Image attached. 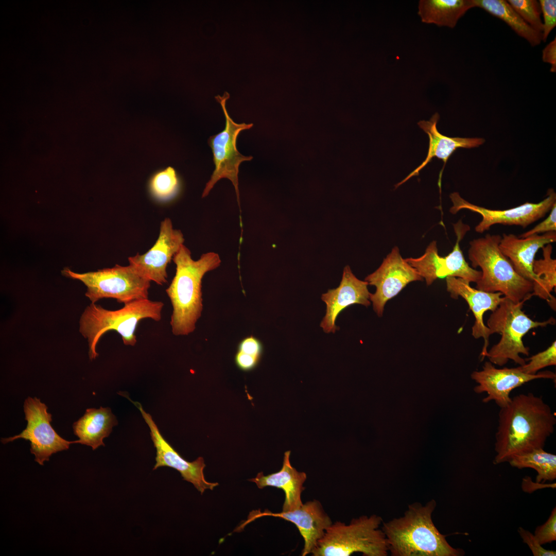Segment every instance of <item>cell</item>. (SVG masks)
<instances>
[{
    "label": "cell",
    "mask_w": 556,
    "mask_h": 556,
    "mask_svg": "<svg viewBox=\"0 0 556 556\" xmlns=\"http://www.w3.org/2000/svg\"><path fill=\"white\" fill-rule=\"evenodd\" d=\"M423 280L418 271L402 257L397 247H394L380 267L365 279L369 284L376 287L375 293H370V300L379 317L382 316L386 302L408 283Z\"/></svg>",
    "instance_id": "cell-14"
},
{
    "label": "cell",
    "mask_w": 556,
    "mask_h": 556,
    "mask_svg": "<svg viewBox=\"0 0 556 556\" xmlns=\"http://www.w3.org/2000/svg\"><path fill=\"white\" fill-rule=\"evenodd\" d=\"M263 351V347L261 341L253 336L242 339L237 347V351L259 358L261 357Z\"/></svg>",
    "instance_id": "cell-35"
},
{
    "label": "cell",
    "mask_w": 556,
    "mask_h": 556,
    "mask_svg": "<svg viewBox=\"0 0 556 556\" xmlns=\"http://www.w3.org/2000/svg\"><path fill=\"white\" fill-rule=\"evenodd\" d=\"M457 240L452 251L442 257L438 253L437 243L432 241L425 253L418 258H407L405 260L425 279L427 285L438 278L453 276L462 279L469 283H477L482 272L469 266L460 247V242L470 229L461 220L454 224Z\"/></svg>",
    "instance_id": "cell-10"
},
{
    "label": "cell",
    "mask_w": 556,
    "mask_h": 556,
    "mask_svg": "<svg viewBox=\"0 0 556 556\" xmlns=\"http://www.w3.org/2000/svg\"><path fill=\"white\" fill-rule=\"evenodd\" d=\"M266 516L280 517L296 525L304 540L302 556L311 554L326 529L333 524L320 501L314 499L303 503L300 508L290 511L272 513L268 510L264 512L260 510H253L238 528L242 530L249 523Z\"/></svg>",
    "instance_id": "cell-17"
},
{
    "label": "cell",
    "mask_w": 556,
    "mask_h": 556,
    "mask_svg": "<svg viewBox=\"0 0 556 556\" xmlns=\"http://www.w3.org/2000/svg\"><path fill=\"white\" fill-rule=\"evenodd\" d=\"M552 249L550 244L544 246L542 247L543 258L533 261V271L538 283L533 287L531 294L546 300L555 310V299L551 292L556 287V259L551 257Z\"/></svg>",
    "instance_id": "cell-26"
},
{
    "label": "cell",
    "mask_w": 556,
    "mask_h": 556,
    "mask_svg": "<svg viewBox=\"0 0 556 556\" xmlns=\"http://www.w3.org/2000/svg\"><path fill=\"white\" fill-rule=\"evenodd\" d=\"M525 302L515 303L503 297L487 321L491 335L498 333L501 335L499 342L493 345L486 355L494 364L503 366L509 360L519 366L525 364L526 361L519 354L529 356V350L523 343V337L532 328L555 323L552 317L542 322L530 319L522 310Z\"/></svg>",
    "instance_id": "cell-7"
},
{
    "label": "cell",
    "mask_w": 556,
    "mask_h": 556,
    "mask_svg": "<svg viewBox=\"0 0 556 556\" xmlns=\"http://www.w3.org/2000/svg\"><path fill=\"white\" fill-rule=\"evenodd\" d=\"M523 542L526 544L534 556H555L556 551L544 548L542 545L531 532L519 527L518 529Z\"/></svg>",
    "instance_id": "cell-33"
},
{
    "label": "cell",
    "mask_w": 556,
    "mask_h": 556,
    "mask_svg": "<svg viewBox=\"0 0 556 556\" xmlns=\"http://www.w3.org/2000/svg\"><path fill=\"white\" fill-rule=\"evenodd\" d=\"M26 428L13 437L2 438L3 444L18 439L30 442V452L35 456V461L41 465L48 461L54 454L69 448L75 441H68L60 437L51 426L52 415L47 412V407L36 397H27L24 403Z\"/></svg>",
    "instance_id": "cell-11"
},
{
    "label": "cell",
    "mask_w": 556,
    "mask_h": 556,
    "mask_svg": "<svg viewBox=\"0 0 556 556\" xmlns=\"http://www.w3.org/2000/svg\"><path fill=\"white\" fill-rule=\"evenodd\" d=\"M556 231V203L552 206L550 214L542 222L536 225L533 229L519 236L520 238H525L533 235L542 233Z\"/></svg>",
    "instance_id": "cell-34"
},
{
    "label": "cell",
    "mask_w": 556,
    "mask_h": 556,
    "mask_svg": "<svg viewBox=\"0 0 556 556\" xmlns=\"http://www.w3.org/2000/svg\"><path fill=\"white\" fill-rule=\"evenodd\" d=\"M140 411L150 430V436L156 449L155 464L153 470L162 466H167L177 470L183 480L192 483L202 494L207 489L213 490L218 485L217 482L206 481L203 470L205 467L204 459L198 457L193 462L186 461L172 447L161 434L151 416L143 408L141 404L129 398Z\"/></svg>",
    "instance_id": "cell-16"
},
{
    "label": "cell",
    "mask_w": 556,
    "mask_h": 556,
    "mask_svg": "<svg viewBox=\"0 0 556 556\" xmlns=\"http://www.w3.org/2000/svg\"><path fill=\"white\" fill-rule=\"evenodd\" d=\"M184 241L181 231L173 229L171 220L166 218L161 223L154 245L145 254L129 257V265L149 281L163 285L167 282V265Z\"/></svg>",
    "instance_id": "cell-15"
},
{
    "label": "cell",
    "mask_w": 556,
    "mask_h": 556,
    "mask_svg": "<svg viewBox=\"0 0 556 556\" xmlns=\"http://www.w3.org/2000/svg\"><path fill=\"white\" fill-rule=\"evenodd\" d=\"M446 289L454 299L463 298L472 310L475 321L472 327L473 336L475 339L482 338L484 340L480 356L483 360L486 357L489 345L490 329L484 324L483 315L490 310L494 311L502 300V293L500 292H488L472 287L470 283L458 277H446Z\"/></svg>",
    "instance_id": "cell-19"
},
{
    "label": "cell",
    "mask_w": 556,
    "mask_h": 556,
    "mask_svg": "<svg viewBox=\"0 0 556 556\" xmlns=\"http://www.w3.org/2000/svg\"><path fill=\"white\" fill-rule=\"evenodd\" d=\"M507 2L529 26L542 33L543 23L539 1L536 0H508Z\"/></svg>",
    "instance_id": "cell-29"
},
{
    "label": "cell",
    "mask_w": 556,
    "mask_h": 556,
    "mask_svg": "<svg viewBox=\"0 0 556 556\" xmlns=\"http://www.w3.org/2000/svg\"><path fill=\"white\" fill-rule=\"evenodd\" d=\"M555 417L541 396L529 392L512 397L498 413L493 463L508 462L514 455L544 448L554 430Z\"/></svg>",
    "instance_id": "cell-1"
},
{
    "label": "cell",
    "mask_w": 556,
    "mask_h": 556,
    "mask_svg": "<svg viewBox=\"0 0 556 556\" xmlns=\"http://www.w3.org/2000/svg\"><path fill=\"white\" fill-rule=\"evenodd\" d=\"M436 502L408 505L403 516L383 523L381 528L392 556H460L462 549L453 547L432 520Z\"/></svg>",
    "instance_id": "cell-3"
},
{
    "label": "cell",
    "mask_w": 556,
    "mask_h": 556,
    "mask_svg": "<svg viewBox=\"0 0 556 556\" xmlns=\"http://www.w3.org/2000/svg\"><path fill=\"white\" fill-rule=\"evenodd\" d=\"M539 2L543 17L542 41L546 42L549 33L556 26V1L540 0Z\"/></svg>",
    "instance_id": "cell-31"
},
{
    "label": "cell",
    "mask_w": 556,
    "mask_h": 556,
    "mask_svg": "<svg viewBox=\"0 0 556 556\" xmlns=\"http://www.w3.org/2000/svg\"><path fill=\"white\" fill-rule=\"evenodd\" d=\"M164 305L161 301L144 299L125 304L123 308L115 310L106 309L95 303L88 306L80 319L79 332L87 339L90 359L93 360L98 357V342L109 331L117 332L125 345L134 346L138 323L148 318L160 321Z\"/></svg>",
    "instance_id": "cell-4"
},
{
    "label": "cell",
    "mask_w": 556,
    "mask_h": 556,
    "mask_svg": "<svg viewBox=\"0 0 556 556\" xmlns=\"http://www.w3.org/2000/svg\"><path fill=\"white\" fill-rule=\"evenodd\" d=\"M61 272L64 276L79 280L85 285L87 290L85 296L91 303L103 298L115 299L124 304L148 299L150 281L130 265H116L112 268L83 273L65 268Z\"/></svg>",
    "instance_id": "cell-8"
},
{
    "label": "cell",
    "mask_w": 556,
    "mask_h": 556,
    "mask_svg": "<svg viewBox=\"0 0 556 556\" xmlns=\"http://www.w3.org/2000/svg\"><path fill=\"white\" fill-rule=\"evenodd\" d=\"M180 180L176 169L171 166L155 171L149 179L150 195L161 203L168 202L178 195Z\"/></svg>",
    "instance_id": "cell-28"
},
{
    "label": "cell",
    "mask_w": 556,
    "mask_h": 556,
    "mask_svg": "<svg viewBox=\"0 0 556 556\" xmlns=\"http://www.w3.org/2000/svg\"><path fill=\"white\" fill-rule=\"evenodd\" d=\"M453 205L449 211L453 214L461 210H468L482 216V220L475 227V232L482 233L496 224L519 225L524 228L545 216L556 203V194L549 189L547 197L537 203L527 202L515 207L503 210H491L469 202L458 193L450 195Z\"/></svg>",
    "instance_id": "cell-12"
},
{
    "label": "cell",
    "mask_w": 556,
    "mask_h": 556,
    "mask_svg": "<svg viewBox=\"0 0 556 556\" xmlns=\"http://www.w3.org/2000/svg\"><path fill=\"white\" fill-rule=\"evenodd\" d=\"M229 97V94L226 92L222 97L218 95L215 97L222 108L225 118V126L223 130L211 136L208 139V144L213 152L215 169L206 184L202 197H206L219 180L227 178L232 182L235 187L239 205V167L242 162L252 160L253 157L245 156L240 153L236 147V140L241 131L250 129L253 124L245 123L238 124L232 120L225 107L226 100Z\"/></svg>",
    "instance_id": "cell-9"
},
{
    "label": "cell",
    "mask_w": 556,
    "mask_h": 556,
    "mask_svg": "<svg viewBox=\"0 0 556 556\" xmlns=\"http://www.w3.org/2000/svg\"><path fill=\"white\" fill-rule=\"evenodd\" d=\"M117 424L110 408L87 409L84 415L73 425L74 433L79 438L75 443L90 446L93 450L104 446L103 439L110 435L112 427Z\"/></svg>",
    "instance_id": "cell-23"
},
{
    "label": "cell",
    "mask_w": 556,
    "mask_h": 556,
    "mask_svg": "<svg viewBox=\"0 0 556 556\" xmlns=\"http://www.w3.org/2000/svg\"><path fill=\"white\" fill-rule=\"evenodd\" d=\"M501 236L487 234L470 242L468 256L472 268L479 267L482 275L476 288L488 292H500L515 303L532 296V283L518 274L499 248Z\"/></svg>",
    "instance_id": "cell-5"
},
{
    "label": "cell",
    "mask_w": 556,
    "mask_h": 556,
    "mask_svg": "<svg viewBox=\"0 0 556 556\" xmlns=\"http://www.w3.org/2000/svg\"><path fill=\"white\" fill-rule=\"evenodd\" d=\"M260 358L237 351L235 356V362L237 367L244 371L253 370L258 364Z\"/></svg>",
    "instance_id": "cell-36"
},
{
    "label": "cell",
    "mask_w": 556,
    "mask_h": 556,
    "mask_svg": "<svg viewBox=\"0 0 556 556\" xmlns=\"http://www.w3.org/2000/svg\"><path fill=\"white\" fill-rule=\"evenodd\" d=\"M508 462L512 467L519 469H534L537 474L536 477L537 483L552 481L556 478V455L546 451L544 448L514 455Z\"/></svg>",
    "instance_id": "cell-27"
},
{
    "label": "cell",
    "mask_w": 556,
    "mask_h": 556,
    "mask_svg": "<svg viewBox=\"0 0 556 556\" xmlns=\"http://www.w3.org/2000/svg\"><path fill=\"white\" fill-rule=\"evenodd\" d=\"M368 285L367 281L357 279L349 266L344 267L339 286L321 296L326 306L325 316L320 323L325 333H334L338 329L335 324L336 319L349 306L354 304L366 306L370 305Z\"/></svg>",
    "instance_id": "cell-18"
},
{
    "label": "cell",
    "mask_w": 556,
    "mask_h": 556,
    "mask_svg": "<svg viewBox=\"0 0 556 556\" xmlns=\"http://www.w3.org/2000/svg\"><path fill=\"white\" fill-rule=\"evenodd\" d=\"M290 455V450L284 453L283 465L279 471L267 475L259 472L255 478L249 480L259 489L270 486L282 489L285 493L282 508L284 512L294 510L303 505L301 495L307 478L305 472L297 471L291 465Z\"/></svg>",
    "instance_id": "cell-22"
},
{
    "label": "cell",
    "mask_w": 556,
    "mask_h": 556,
    "mask_svg": "<svg viewBox=\"0 0 556 556\" xmlns=\"http://www.w3.org/2000/svg\"><path fill=\"white\" fill-rule=\"evenodd\" d=\"M172 260L176 273L166 289L172 306L170 324L174 335H187L194 331L201 316L202 278L206 272L219 267L221 260L218 254L210 252L194 260L184 245Z\"/></svg>",
    "instance_id": "cell-2"
},
{
    "label": "cell",
    "mask_w": 556,
    "mask_h": 556,
    "mask_svg": "<svg viewBox=\"0 0 556 556\" xmlns=\"http://www.w3.org/2000/svg\"><path fill=\"white\" fill-rule=\"evenodd\" d=\"M474 2L476 7L482 8L502 20L531 46L538 45L542 41V33L535 30L525 22L507 1L474 0Z\"/></svg>",
    "instance_id": "cell-25"
},
{
    "label": "cell",
    "mask_w": 556,
    "mask_h": 556,
    "mask_svg": "<svg viewBox=\"0 0 556 556\" xmlns=\"http://www.w3.org/2000/svg\"><path fill=\"white\" fill-rule=\"evenodd\" d=\"M383 519L373 514L352 519L349 524L340 521L325 531L311 552L313 556H349L360 552L364 556H387L385 535L379 526Z\"/></svg>",
    "instance_id": "cell-6"
},
{
    "label": "cell",
    "mask_w": 556,
    "mask_h": 556,
    "mask_svg": "<svg viewBox=\"0 0 556 556\" xmlns=\"http://www.w3.org/2000/svg\"><path fill=\"white\" fill-rule=\"evenodd\" d=\"M474 0H420L418 14L422 22L454 28L470 9Z\"/></svg>",
    "instance_id": "cell-24"
},
{
    "label": "cell",
    "mask_w": 556,
    "mask_h": 556,
    "mask_svg": "<svg viewBox=\"0 0 556 556\" xmlns=\"http://www.w3.org/2000/svg\"><path fill=\"white\" fill-rule=\"evenodd\" d=\"M477 385L474 388L476 393H485L483 403L494 401L500 408L511 402V391L523 385L536 379L555 380V373L546 371L535 374H528L516 368L498 369L490 361H485L480 371H475L471 375Z\"/></svg>",
    "instance_id": "cell-13"
},
{
    "label": "cell",
    "mask_w": 556,
    "mask_h": 556,
    "mask_svg": "<svg viewBox=\"0 0 556 556\" xmlns=\"http://www.w3.org/2000/svg\"><path fill=\"white\" fill-rule=\"evenodd\" d=\"M556 341L546 350L525 359L528 363L518 367L520 370L528 374H535L545 367L556 364Z\"/></svg>",
    "instance_id": "cell-30"
},
{
    "label": "cell",
    "mask_w": 556,
    "mask_h": 556,
    "mask_svg": "<svg viewBox=\"0 0 556 556\" xmlns=\"http://www.w3.org/2000/svg\"><path fill=\"white\" fill-rule=\"evenodd\" d=\"M440 116L438 113L434 114L429 120H421L419 126L427 133L429 137V147L426 158L420 165L412 171L405 179L397 183V187L413 176H418L419 172L428 164L433 158L442 160L444 166L440 174L439 185L440 187L441 175L445 165L453 153L459 148H472L483 144L485 140L482 138L451 137L440 133L437 128Z\"/></svg>",
    "instance_id": "cell-21"
},
{
    "label": "cell",
    "mask_w": 556,
    "mask_h": 556,
    "mask_svg": "<svg viewBox=\"0 0 556 556\" xmlns=\"http://www.w3.org/2000/svg\"><path fill=\"white\" fill-rule=\"evenodd\" d=\"M542 60L551 65L550 72H556V39L548 44L542 51Z\"/></svg>",
    "instance_id": "cell-37"
},
{
    "label": "cell",
    "mask_w": 556,
    "mask_h": 556,
    "mask_svg": "<svg viewBox=\"0 0 556 556\" xmlns=\"http://www.w3.org/2000/svg\"><path fill=\"white\" fill-rule=\"evenodd\" d=\"M535 537L542 545L551 543L556 540V508L554 507L546 522L537 526L534 531Z\"/></svg>",
    "instance_id": "cell-32"
},
{
    "label": "cell",
    "mask_w": 556,
    "mask_h": 556,
    "mask_svg": "<svg viewBox=\"0 0 556 556\" xmlns=\"http://www.w3.org/2000/svg\"><path fill=\"white\" fill-rule=\"evenodd\" d=\"M555 241V232H547L543 235L535 234L525 238H520L513 234L503 233L499 248L510 261L517 273L531 281L534 287L538 283V280L533 271L535 254L540 248Z\"/></svg>",
    "instance_id": "cell-20"
}]
</instances>
